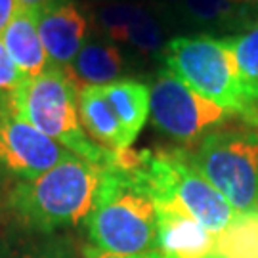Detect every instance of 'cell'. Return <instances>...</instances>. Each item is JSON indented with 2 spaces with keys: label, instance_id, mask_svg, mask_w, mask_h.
I'll list each match as a JSON object with an SVG mask.
<instances>
[{
  "label": "cell",
  "instance_id": "8992f818",
  "mask_svg": "<svg viewBox=\"0 0 258 258\" xmlns=\"http://www.w3.org/2000/svg\"><path fill=\"white\" fill-rule=\"evenodd\" d=\"M189 157L235 212L258 211V126H218Z\"/></svg>",
  "mask_w": 258,
  "mask_h": 258
},
{
  "label": "cell",
  "instance_id": "ffe728a7",
  "mask_svg": "<svg viewBox=\"0 0 258 258\" xmlns=\"http://www.w3.org/2000/svg\"><path fill=\"white\" fill-rule=\"evenodd\" d=\"M124 44L148 55L159 54L165 50V29L149 8L132 23V27L124 37Z\"/></svg>",
  "mask_w": 258,
  "mask_h": 258
},
{
  "label": "cell",
  "instance_id": "4fadbf2b",
  "mask_svg": "<svg viewBox=\"0 0 258 258\" xmlns=\"http://www.w3.org/2000/svg\"><path fill=\"white\" fill-rule=\"evenodd\" d=\"M250 0H182L176 12L185 25L209 33L245 31L250 18ZM205 33V35H209Z\"/></svg>",
  "mask_w": 258,
  "mask_h": 258
},
{
  "label": "cell",
  "instance_id": "ac0fdd59",
  "mask_svg": "<svg viewBox=\"0 0 258 258\" xmlns=\"http://www.w3.org/2000/svg\"><path fill=\"white\" fill-rule=\"evenodd\" d=\"M0 258H84V247L67 235L50 233L2 245Z\"/></svg>",
  "mask_w": 258,
  "mask_h": 258
},
{
  "label": "cell",
  "instance_id": "44dd1931",
  "mask_svg": "<svg viewBox=\"0 0 258 258\" xmlns=\"http://www.w3.org/2000/svg\"><path fill=\"white\" fill-rule=\"evenodd\" d=\"M84 258H161L159 252H144V254H113V252H105L92 247V245H86L84 247Z\"/></svg>",
  "mask_w": 258,
  "mask_h": 258
},
{
  "label": "cell",
  "instance_id": "83f0119b",
  "mask_svg": "<svg viewBox=\"0 0 258 258\" xmlns=\"http://www.w3.org/2000/svg\"><path fill=\"white\" fill-rule=\"evenodd\" d=\"M256 12H258V10H256Z\"/></svg>",
  "mask_w": 258,
  "mask_h": 258
},
{
  "label": "cell",
  "instance_id": "52a82bcc",
  "mask_svg": "<svg viewBox=\"0 0 258 258\" xmlns=\"http://www.w3.org/2000/svg\"><path fill=\"white\" fill-rule=\"evenodd\" d=\"M149 115L157 130L180 144H197L231 117L168 69L159 71L149 86Z\"/></svg>",
  "mask_w": 258,
  "mask_h": 258
},
{
  "label": "cell",
  "instance_id": "603a6c76",
  "mask_svg": "<svg viewBox=\"0 0 258 258\" xmlns=\"http://www.w3.org/2000/svg\"><path fill=\"white\" fill-rule=\"evenodd\" d=\"M48 2H50V0H18V8L37 14V12H40V10L46 6Z\"/></svg>",
  "mask_w": 258,
  "mask_h": 258
},
{
  "label": "cell",
  "instance_id": "7a4b0ae2",
  "mask_svg": "<svg viewBox=\"0 0 258 258\" xmlns=\"http://www.w3.org/2000/svg\"><path fill=\"white\" fill-rule=\"evenodd\" d=\"M115 163L126 168L155 207H172L194 216L214 235L237 212L201 174L187 149L115 151Z\"/></svg>",
  "mask_w": 258,
  "mask_h": 258
},
{
  "label": "cell",
  "instance_id": "484cf974",
  "mask_svg": "<svg viewBox=\"0 0 258 258\" xmlns=\"http://www.w3.org/2000/svg\"><path fill=\"white\" fill-rule=\"evenodd\" d=\"M250 2H252V4H258V0H250Z\"/></svg>",
  "mask_w": 258,
  "mask_h": 258
},
{
  "label": "cell",
  "instance_id": "2e32d148",
  "mask_svg": "<svg viewBox=\"0 0 258 258\" xmlns=\"http://www.w3.org/2000/svg\"><path fill=\"white\" fill-rule=\"evenodd\" d=\"M218 258H258V211L237 212L233 220L216 233Z\"/></svg>",
  "mask_w": 258,
  "mask_h": 258
},
{
  "label": "cell",
  "instance_id": "277c9868",
  "mask_svg": "<svg viewBox=\"0 0 258 258\" xmlns=\"http://www.w3.org/2000/svg\"><path fill=\"white\" fill-rule=\"evenodd\" d=\"M79 90L81 86L69 67L50 63L37 79L23 81L6 103L14 113L77 157L107 166L115 151L98 146L84 132L79 119Z\"/></svg>",
  "mask_w": 258,
  "mask_h": 258
},
{
  "label": "cell",
  "instance_id": "d6986e66",
  "mask_svg": "<svg viewBox=\"0 0 258 258\" xmlns=\"http://www.w3.org/2000/svg\"><path fill=\"white\" fill-rule=\"evenodd\" d=\"M146 10L148 6L136 2H105L94 10V19L113 44H124L128 29Z\"/></svg>",
  "mask_w": 258,
  "mask_h": 258
},
{
  "label": "cell",
  "instance_id": "6da1fadb",
  "mask_svg": "<svg viewBox=\"0 0 258 258\" xmlns=\"http://www.w3.org/2000/svg\"><path fill=\"white\" fill-rule=\"evenodd\" d=\"M102 172V165L73 157L37 178L18 180L6 194L4 207L23 233L50 235L86 220Z\"/></svg>",
  "mask_w": 258,
  "mask_h": 258
},
{
  "label": "cell",
  "instance_id": "d4e9b609",
  "mask_svg": "<svg viewBox=\"0 0 258 258\" xmlns=\"http://www.w3.org/2000/svg\"><path fill=\"white\" fill-rule=\"evenodd\" d=\"M165 2H168V4H172V6H178V4H180V2H182V0H165Z\"/></svg>",
  "mask_w": 258,
  "mask_h": 258
},
{
  "label": "cell",
  "instance_id": "9c48e42d",
  "mask_svg": "<svg viewBox=\"0 0 258 258\" xmlns=\"http://www.w3.org/2000/svg\"><path fill=\"white\" fill-rule=\"evenodd\" d=\"M37 27L50 63L69 67L86 42L88 21L75 0H50L37 12Z\"/></svg>",
  "mask_w": 258,
  "mask_h": 258
},
{
  "label": "cell",
  "instance_id": "ba28073f",
  "mask_svg": "<svg viewBox=\"0 0 258 258\" xmlns=\"http://www.w3.org/2000/svg\"><path fill=\"white\" fill-rule=\"evenodd\" d=\"M77 157L44 136L31 122L0 103V168L18 180H31Z\"/></svg>",
  "mask_w": 258,
  "mask_h": 258
},
{
  "label": "cell",
  "instance_id": "7402d4cb",
  "mask_svg": "<svg viewBox=\"0 0 258 258\" xmlns=\"http://www.w3.org/2000/svg\"><path fill=\"white\" fill-rule=\"evenodd\" d=\"M18 12V0H0V37Z\"/></svg>",
  "mask_w": 258,
  "mask_h": 258
},
{
  "label": "cell",
  "instance_id": "7c38bea8",
  "mask_svg": "<svg viewBox=\"0 0 258 258\" xmlns=\"http://www.w3.org/2000/svg\"><path fill=\"white\" fill-rule=\"evenodd\" d=\"M0 38L25 81L37 79L50 65V57L38 35L37 14L18 8Z\"/></svg>",
  "mask_w": 258,
  "mask_h": 258
},
{
  "label": "cell",
  "instance_id": "4316f807",
  "mask_svg": "<svg viewBox=\"0 0 258 258\" xmlns=\"http://www.w3.org/2000/svg\"><path fill=\"white\" fill-rule=\"evenodd\" d=\"M107 2H113V0H107Z\"/></svg>",
  "mask_w": 258,
  "mask_h": 258
},
{
  "label": "cell",
  "instance_id": "5bb4252c",
  "mask_svg": "<svg viewBox=\"0 0 258 258\" xmlns=\"http://www.w3.org/2000/svg\"><path fill=\"white\" fill-rule=\"evenodd\" d=\"M79 86H105L120 81L124 71V59L113 42L88 40L79 50L73 63L69 65Z\"/></svg>",
  "mask_w": 258,
  "mask_h": 258
},
{
  "label": "cell",
  "instance_id": "3957f363",
  "mask_svg": "<svg viewBox=\"0 0 258 258\" xmlns=\"http://www.w3.org/2000/svg\"><path fill=\"white\" fill-rule=\"evenodd\" d=\"M90 245L113 254H144L157 250L159 214L153 199L115 157L103 166L92 211L86 216Z\"/></svg>",
  "mask_w": 258,
  "mask_h": 258
},
{
  "label": "cell",
  "instance_id": "9a60e30c",
  "mask_svg": "<svg viewBox=\"0 0 258 258\" xmlns=\"http://www.w3.org/2000/svg\"><path fill=\"white\" fill-rule=\"evenodd\" d=\"M103 94L109 100L124 132L128 134L130 142L134 144L149 117V86L140 81L120 79L105 84Z\"/></svg>",
  "mask_w": 258,
  "mask_h": 258
},
{
  "label": "cell",
  "instance_id": "cb8c5ba5",
  "mask_svg": "<svg viewBox=\"0 0 258 258\" xmlns=\"http://www.w3.org/2000/svg\"><path fill=\"white\" fill-rule=\"evenodd\" d=\"M2 172H4V170L0 168V211H2V201H4V199H2Z\"/></svg>",
  "mask_w": 258,
  "mask_h": 258
},
{
  "label": "cell",
  "instance_id": "30bf717a",
  "mask_svg": "<svg viewBox=\"0 0 258 258\" xmlns=\"http://www.w3.org/2000/svg\"><path fill=\"white\" fill-rule=\"evenodd\" d=\"M157 214L161 258H218L216 235L194 216L172 207H157Z\"/></svg>",
  "mask_w": 258,
  "mask_h": 258
},
{
  "label": "cell",
  "instance_id": "8fae6325",
  "mask_svg": "<svg viewBox=\"0 0 258 258\" xmlns=\"http://www.w3.org/2000/svg\"><path fill=\"white\" fill-rule=\"evenodd\" d=\"M79 119L84 132L98 146L109 151H126L132 148L128 134L103 94V86H83L79 90Z\"/></svg>",
  "mask_w": 258,
  "mask_h": 258
},
{
  "label": "cell",
  "instance_id": "e0dca14e",
  "mask_svg": "<svg viewBox=\"0 0 258 258\" xmlns=\"http://www.w3.org/2000/svg\"><path fill=\"white\" fill-rule=\"evenodd\" d=\"M230 38L243 96L250 107L258 109V19Z\"/></svg>",
  "mask_w": 258,
  "mask_h": 258
},
{
  "label": "cell",
  "instance_id": "5b68a950",
  "mask_svg": "<svg viewBox=\"0 0 258 258\" xmlns=\"http://www.w3.org/2000/svg\"><path fill=\"white\" fill-rule=\"evenodd\" d=\"M163 59L168 71L189 84L195 92L220 105L231 117H243L258 126V109L245 100L237 75L235 54L230 37L191 35L166 42Z\"/></svg>",
  "mask_w": 258,
  "mask_h": 258
}]
</instances>
